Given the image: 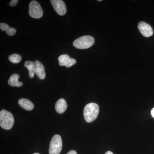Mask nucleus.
<instances>
[{
    "instance_id": "1",
    "label": "nucleus",
    "mask_w": 154,
    "mask_h": 154,
    "mask_svg": "<svg viewBox=\"0 0 154 154\" xmlns=\"http://www.w3.org/2000/svg\"><path fill=\"white\" fill-rule=\"evenodd\" d=\"M99 105L95 103H91L86 105L84 110V118L88 122L94 121L99 115Z\"/></svg>"
},
{
    "instance_id": "2",
    "label": "nucleus",
    "mask_w": 154,
    "mask_h": 154,
    "mask_svg": "<svg viewBox=\"0 0 154 154\" xmlns=\"http://www.w3.org/2000/svg\"><path fill=\"white\" fill-rule=\"evenodd\" d=\"M14 123L13 114L8 110H3L0 112V126L3 129L10 130Z\"/></svg>"
},
{
    "instance_id": "3",
    "label": "nucleus",
    "mask_w": 154,
    "mask_h": 154,
    "mask_svg": "<svg viewBox=\"0 0 154 154\" xmlns=\"http://www.w3.org/2000/svg\"><path fill=\"white\" fill-rule=\"evenodd\" d=\"M94 42L95 39L94 37L91 36H84L75 39L73 45L77 48L84 49L91 47Z\"/></svg>"
},
{
    "instance_id": "4",
    "label": "nucleus",
    "mask_w": 154,
    "mask_h": 154,
    "mask_svg": "<svg viewBox=\"0 0 154 154\" xmlns=\"http://www.w3.org/2000/svg\"><path fill=\"white\" fill-rule=\"evenodd\" d=\"M62 140L59 135L53 137L50 143L49 154H60L62 149Z\"/></svg>"
},
{
    "instance_id": "5",
    "label": "nucleus",
    "mask_w": 154,
    "mask_h": 154,
    "mask_svg": "<svg viewBox=\"0 0 154 154\" xmlns=\"http://www.w3.org/2000/svg\"><path fill=\"white\" fill-rule=\"evenodd\" d=\"M29 14L34 19H40L43 16V10L39 3L36 1H32L29 5Z\"/></svg>"
},
{
    "instance_id": "6",
    "label": "nucleus",
    "mask_w": 154,
    "mask_h": 154,
    "mask_svg": "<svg viewBox=\"0 0 154 154\" xmlns=\"http://www.w3.org/2000/svg\"><path fill=\"white\" fill-rule=\"evenodd\" d=\"M51 5L58 14L64 16L66 13V5L62 0H51Z\"/></svg>"
},
{
    "instance_id": "7",
    "label": "nucleus",
    "mask_w": 154,
    "mask_h": 154,
    "mask_svg": "<svg viewBox=\"0 0 154 154\" xmlns=\"http://www.w3.org/2000/svg\"><path fill=\"white\" fill-rule=\"evenodd\" d=\"M138 28L141 33L145 37H150L153 34V31L151 26L146 22H139L138 25Z\"/></svg>"
},
{
    "instance_id": "8",
    "label": "nucleus",
    "mask_w": 154,
    "mask_h": 154,
    "mask_svg": "<svg viewBox=\"0 0 154 154\" xmlns=\"http://www.w3.org/2000/svg\"><path fill=\"white\" fill-rule=\"evenodd\" d=\"M59 64L61 66H65L70 68L75 64L76 61L74 59L70 57L67 54H62L59 57Z\"/></svg>"
},
{
    "instance_id": "9",
    "label": "nucleus",
    "mask_w": 154,
    "mask_h": 154,
    "mask_svg": "<svg viewBox=\"0 0 154 154\" xmlns=\"http://www.w3.org/2000/svg\"><path fill=\"white\" fill-rule=\"evenodd\" d=\"M35 64V74L40 79L43 80L46 76L45 70L42 64L38 60H36Z\"/></svg>"
},
{
    "instance_id": "10",
    "label": "nucleus",
    "mask_w": 154,
    "mask_h": 154,
    "mask_svg": "<svg viewBox=\"0 0 154 154\" xmlns=\"http://www.w3.org/2000/svg\"><path fill=\"white\" fill-rule=\"evenodd\" d=\"M67 108V104L64 99H59L55 104V109L58 113H63Z\"/></svg>"
},
{
    "instance_id": "11",
    "label": "nucleus",
    "mask_w": 154,
    "mask_h": 154,
    "mask_svg": "<svg viewBox=\"0 0 154 154\" xmlns=\"http://www.w3.org/2000/svg\"><path fill=\"white\" fill-rule=\"evenodd\" d=\"M19 105L23 109L30 111L33 110L34 105L31 101L26 99H19L18 102Z\"/></svg>"
},
{
    "instance_id": "12",
    "label": "nucleus",
    "mask_w": 154,
    "mask_h": 154,
    "mask_svg": "<svg viewBox=\"0 0 154 154\" xmlns=\"http://www.w3.org/2000/svg\"><path fill=\"white\" fill-rule=\"evenodd\" d=\"M19 77L20 76L17 74L12 75L8 82L9 85L14 87H20L23 85V83L19 81Z\"/></svg>"
},
{
    "instance_id": "13",
    "label": "nucleus",
    "mask_w": 154,
    "mask_h": 154,
    "mask_svg": "<svg viewBox=\"0 0 154 154\" xmlns=\"http://www.w3.org/2000/svg\"><path fill=\"white\" fill-rule=\"evenodd\" d=\"M0 28L3 31H6L7 34L10 36H13L17 33V30L15 28H11L9 25L6 23H1L0 24Z\"/></svg>"
},
{
    "instance_id": "14",
    "label": "nucleus",
    "mask_w": 154,
    "mask_h": 154,
    "mask_svg": "<svg viewBox=\"0 0 154 154\" xmlns=\"http://www.w3.org/2000/svg\"><path fill=\"white\" fill-rule=\"evenodd\" d=\"M25 66L29 71V76L30 78H33L35 74V63L31 61H27L25 62Z\"/></svg>"
},
{
    "instance_id": "15",
    "label": "nucleus",
    "mask_w": 154,
    "mask_h": 154,
    "mask_svg": "<svg viewBox=\"0 0 154 154\" xmlns=\"http://www.w3.org/2000/svg\"><path fill=\"white\" fill-rule=\"evenodd\" d=\"M9 60L10 61L14 63H18L22 60L21 56L17 54H14L9 56Z\"/></svg>"
},
{
    "instance_id": "16",
    "label": "nucleus",
    "mask_w": 154,
    "mask_h": 154,
    "mask_svg": "<svg viewBox=\"0 0 154 154\" xmlns=\"http://www.w3.org/2000/svg\"><path fill=\"white\" fill-rule=\"evenodd\" d=\"M18 2H19L18 0H12L10 2V5L11 7H14V6L17 5Z\"/></svg>"
},
{
    "instance_id": "17",
    "label": "nucleus",
    "mask_w": 154,
    "mask_h": 154,
    "mask_svg": "<svg viewBox=\"0 0 154 154\" xmlns=\"http://www.w3.org/2000/svg\"><path fill=\"white\" fill-rule=\"evenodd\" d=\"M66 154H77L75 150H71L69 152Z\"/></svg>"
},
{
    "instance_id": "18",
    "label": "nucleus",
    "mask_w": 154,
    "mask_h": 154,
    "mask_svg": "<svg viewBox=\"0 0 154 154\" xmlns=\"http://www.w3.org/2000/svg\"><path fill=\"white\" fill-rule=\"evenodd\" d=\"M151 113L152 116L154 118V107L152 109Z\"/></svg>"
},
{
    "instance_id": "19",
    "label": "nucleus",
    "mask_w": 154,
    "mask_h": 154,
    "mask_svg": "<svg viewBox=\"0 0 154 154\" xmlns=\"http://www.w3.org/2000/svg\"><path fill=\"white\" fill-rule=\"evenodd\" d=\"M105 154H113L112 152L110 151H107L105 153Z\"/></svg>"
},
{
    "instance_id": "20",
    "label": "nucleus",
    "mask_w": 154,
    "mask_h": 154,
    "mask_svg": "<svg viewBox=\"0 0 154 154\" xmlns=\"http://www.w3.org/2000/svg\"><path fill=\"white\" fill-rule=\"evenodd\" d=\"M33 154H39V153H35Z\"/></svg>"
},
{
    "instance_id": "21",
    "label": "nucleus",
    "mask_w": 154,
    "mask_h": 154,
    "mask_svg": "<svg viewBox=\"0 0 154 154\" xmlns=\"http://www.w3.org/2000/svg\"><path fill=\"white\" fill-rule=\"evenodd\" d=\"M98 1H99V2H102V0H99Z\"/></svg>"
}]
</instances>
